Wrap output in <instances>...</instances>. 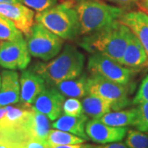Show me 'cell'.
<instances>
[{
	"mask_svg": "<svg viewBox=\"0 0 148 148\" xmlns=\"http://www.w3.org/2000/svg\"><path fill=\"white\" fill-rule=\"evenodd\" d=\"M131 34L127 26L116 21L101 31L85 36L78 44L89 53L105 54L120 64Z\"/></svg>",
	"mask_w": 148,
	"mask_h": 148,
	"instance_id": "6da1fadb",
	"label": "cell"
},
{
	"mask_svg": "<svg viewBox=\"0 0 148 148\" xmlns=\"http://www.w3.org/2000/svg\"><path fill=\"white\" fill-rule=\"evenodd\" d=\"M85 56L72 45H66L61 53L48 63H36L32 70L53 86L63 81L74 79L82 74Z\"/></svg>",
	"mask_w": 148,
	"mask_h": 148,
	"instance_id": "7a4b0ae2",
	"label": "cell"
},
{
	"mask_svg": "<svg viewBox=\"0 0 148 148\" xmlns=\"http://www.w3.org/2000/svg\"><path fill=\"white\" fill-rule=\"evenodd\" d=\"M81 35L87 36L119 21L124 10L118 6L107 4L101 0H85L75 5Z\"/></svg>",
	"mask_w": 148,
	"mask_h": 148,
	"instance_id": "3957f363",
	"label": "cell"
},
{
	"mask_svg": "<svg viewBox=\"0 0 148 148\" xmlns=\"http://www.w3.org/2000/svg\"><path fill=\"white\" fill-rule=\"evenodd\" d=\"M35 20L63 40H74L81 35L75 5L68 1L37 12Z\"/></svg>",
	"mask_w": 148,
	"mask_h": 148,
	"instance_id": "277c9868",
	"label": "cell"
},
{
	"mask_svg": "<svg viewBox=\"0 0 148 148\" xmlns=\"http://www.w3.org/2000/svg\"><path fill=\"white\" fill-rule=\"evenodd\" d=\"M86 86L88 94L100 96L109 101L112 110H120L132 105V101L129 98L130 86L128 85L119 84L101 76L91 75L87 77Z\"/></svg>",
	"mask_w": 148,
	"mask_h": 148,
	"instance_id": "5b68a950",
	"label": "cell"
},
{
	"mask_svg": "<svg viewBox=\"0 0 148 148\" xmlns=\"http://www.w3.org/2000/svg\"><path fill=\"white\" fill-rule=\"evenodd\" d=\"M26 41L30 54L43 61H49L56 57L64 45L62 38L39 22L34 24Z\"/></svg>",
	"mask_w": 148,
	"mask_h": 148,
	"instance_id": "8992f818",
	"label": "cell"
},
{
	"mask_svg": "<svg viewBox=\"0 0 148 148\" xmlns=\"http://www.w3.org/2000/svg\"><path fill=\"white\" fill-rule=\"evenodd\" d=\"M87 69L91 75L102 77L122 85H128L138 70L129 69L105 54L92 53L88 59Z\"/></svg>",
	"mask_w": 148,
	"mask_h": 148,
	"instance_id": "52a82bcc",
	"label": "cell"
},
{
	"mask_svg": "<svg viewBox=\"0 0 148 148\" xmlns=\"http://www.w3.org/2000/svg\"><path fill=\"white\" fill-rule=\"evenodd\" d=\"M31 62L27 41L20 38L0 43V66L8 70H24Z\"/></svg>",
	"mask_w": 148,
	"mask_h": 148,
	"instance_id": "ba28073f",
	"label": "cell"
},
{
	"mask_svg": "<svg viewBox=\"0 0 148 148\" xmlns=\"http://www.w3.org/2000/svg\"><path fill=\"white\" fill-rule=\"evenodd\" d=\"M127 131V127L109 126L100 119H92L86 124V132L89 139L99 144L121 142L126 137Z\"/></svg>",
	"mask_w": 148,
	"mask_h": 148,
	"instance_id": "9c48e42d",
	"label": "cell"
},
{
	"mask_svg": "<svg viewBox=\"0 0 148 148\" xmlns=\"http://www.w3.org/2000/svg\"><path fill=\"white\" fill-rule=\"evenodd\" d=\"M0 15L12 21L26 37L30 35L35 24L34 11L22 3H0Z\"/></svg>",
	"mask_w": 148,
	"mask_h": 148,
	"instance_id": "30bf717a",
	"label": "cell"
},
{
	"mask_svg": "<svg viewBox=\"0 0 148 148\" xmlns=\"http://www.w3.org/2000/svg\"><path fill=\"white\" fill-rule=\"evenodd\" d=\"M64 96L54 87L46 88L38 95L32 107L54 121L63 112Z\"/></svg>",
	"mask_w": 148,
	"mask_h": 148,
	"instance_id": "8fae6325",
	"label": "cell"
},
{
	"mask_svg": "<svg viewBox=\"0 0 148 148\" xmlns=\"http://www.w3.org/2000/svg\"><path fill=\"white\" fill-rule=\"evenodd\" d=\"M46 82L32 69L23 71L20 77V101L32 106L38 95L45 89Z\"/></svg>",
	"mask_w": 148,
	"mask_h": 148,
	"instance_id": "7c38bea8",
	"label": "cell"
},
{
	"mask_svg": "<svg viewBox=\"0 0 148 148\" xmlns=\"http://www.w3.org/2000/svg\"><path fill=\"white\" fill-rule=\"evenodd\" d=\"M119 21L138 37L148 56V13L143 10L125 11Z\"/></svg>",
	"mask_w": 148,
	"mask_h": 148,
	"instance_id": "4fadbf2b",
	"label": "cell"
},
{
	"mask_svg": "<svg viewBox=\"0 0 148 148\" xmlns=\"http://www.w3.org/2000/svg\"><path fill=\"white\" fill-rule=\"evenodd\" d=\"M20 79L14 70H4L1 74L0 107L15 105L20 101Z\"/></svg>",
	"mask_w": 148,
	"mask_h": 148,
	"instance_id": "5bb4252c",
	"label": "cell"
},
{
	"mask_svg": "<svg viewBox=\"0 0 148 148\" xmlns=\"http://www.w3.org/2000/svg\"><path fill=\"white\" fill-rule=\"evenodd\" d=\"M120 64L127 68L135 70L148 66L147 52L138 37L132 32Z\"/></svg>",
	"mask_w": 148,
	"mask_h": 148,
	"instance_id": "9a60e30c",
	"label": "cell"
},
{
	"mask_svg": "<svg viewBox=\"0 0 148 148\" xmlns=\"http://www.w3.org/2000/svg\"><path fill=\"white\" fill-rule=\"evenodd\" d=\"M49 119L46 115L36 110L33 108L32 113L22 125L21 128L31 138L46 143L48 134L50 130Z\"/></svg>",
	"mask_w": 148,
	"mask_h": 148,
	"instance_id": "2e32d148",
	"label": "cell"
},
{
	"mask_svg": "<svg viewBox=\"0 0 148 148\" xmlns=\"http://www.w3.org/2000/svg\"><path fill=\"white\" fill-rule=\"evenodd\" d=\"M88 120V117L85 114L80 116H71L67 114H61L52 123V127L64 132L73 133L76 136L89 140L86 132V124Z\"/></svg>",
	"mask_w": 148,
	"mask_h": 148,
	"instance_id": "e0dca14e",
	"label": "cell"
},
{
	"mask_svg": "<svg viewBox=\"0 0 148 148\" xmlns=\"http://www.w3.org/2000/svg\"><path fill=\"white\" fill-rule=\"evenodd\" d=\"M32 106L21 103L20 106H6V113L0 120V127L5 128H19L32 111Z\"/></svg>",
	"mask_w": 148,
	"mask_h": 148,
	"instance_id": "ac0fdd59",
	"label": "cell"
},
{
	"mask_svg": "<svg viewBox=\"0 0 148 148\" xmlns=\"http://www.w3.org/2000/svg\"><path fill=\"white\" fill-rule=\"evenodd\" d=\"M86 82V75L82 74L77 78L66 80L57 83L53 86V87L64 95V97L80 99L88 95Z\"/></svg>",
	"mask_w": 148,
	"mask_h": 148,
	"instance_id": "d6986e66",
	"label": "cell"
},
{
	"mask_svg": "<svg viewBox=\"0 0 148 148\" xmlns=\"http://www.w3.org/2000/svg\"><path fill=\"white\" fill-rule=\"evenodd\" d=\"M138 119V109L109 112L100 119L102 123L112 127H127L134 126Z\"/></svg>",
	"mask_w": 148,
	"mask_h": 148,
	"instance_id": "ffe728a7",
	"label": "cell"
},
{
	"mask_svg": "<svg viewBox=\"0 0 148 148\" xmlns=\"http://www.w3.org/2000/svg\"><path fill=\"white\" fill-rule=\"evenodd\" d=\"M83 113L91 119H101L112 110L111 104L100 96L88 94L82 101Z\"/></svg>",
	"mask_w": 148,
	"mask_h": 148,
	"instance_id": "44dd1931",
	"label": "cell"
},
{
	"mask_svg": "<svg viewBox=\"0 0 148 148\" xmlns=\"http://www.w3.org/2000/svg\"><path fill=\"white\" fill-rule=\"evenodd\" d=\"M86 140L73 133L64 132L58 129H50L48 134L46 143L51 147L54 146L62 145H72V144H80L84 143Z\"/></svg>",
	"mask_w": 148,
	"mask_h": 148,
	"instance_id": "7402d4cb",
	"label": "cell"
},
{
	"mask_svg": "<svg viewBox=\"0 0 148 148\" xmlns=\"http://www.w3.org/2000/svg\"><path fill=\"white\" fill-rule=\"evenodd\" d=\"M23 38L21 33L9 19L0 15V40L9 41Z\"/></svg>",
	"mask_w": 148,
	"mask_h": 148,
	"instance_id": "603a6c76",
	"label": "cell"
},
{
	"mask_svg": "<svg viewBox=\"0 0 148 148\" xmlns=\"http://www.w3.org/2000/svg\"><path fill=\"white\" fill-rule=\"evenodd\" d=\"M125 144L128 148H148V133L138 129H128Z\"/></svg>",
	"mask_w": 148,
	"mask_h": 148,
	"instance_id": "cb8c5ba5",
	"label": "cell"
},
{
	"mask_svg": "<svg viewBox=\"0 0 148 148\" xmlns=\"http://www.w3.org/2000/svg\"><path fill=\"white\" fill-rule=\"evenodd\" d=\"M137 106L138 119L134 127L141 132L148 133V102H143Z\"/></svg>",
	"mask_w": 148,
	"mask_h": 148,
	"instance_id": "d4e9b609",
	"label": "cell"
},
{
	"mask_svg": "<svg viewBox=\"0 0 148 148\" xmlns=\"http://www.w3.org/2000/svg\"><path fill=\"white\" fill-rule=\"evenodd\" d=\"M63 112L64 114L71 116H80L83 113L82 102L77 98H69L64 100L63 104Z\"/></svg>",
	"mask_w": 148,
	"mask_h": 148,
	"instance_id": "484cf974",
	"label": "cell"
},
{
	"mask_svg": "<svg viewBox=\"0 0 148 148\" xmlns=\"http://www.w3.org/2000/svg\"><path fill=\"white\" fill-rule=\"evenodd\" d=\"M59 1L60 0H22V3L28 8L40 12L58 4Z\"/></svg>",
	"mask_w": 148,
	"mask_h": 148,
	"instance_id": "4316f807",
	"label": "cell"
},
{
	"mask_svg": "<svg viewBox=\"0 0 148 148\" xmlns=\"http://www.w3.org/2000/svg\"><path fill=\"white\" fill-rule=\"evenodd\" d=\"M143 102H148V75L140 85L138 92L132 100V105H138Z\"/></svg>",
	"mask_w": 148,
	"mask_h": 148,
	"instance_id": "83f0119b",
	"label": "cell"
},
{
	"mask_svg": "<svg viewBox=\"0 0 148 148\" xmlns=\"http://www.w3.org/2000/svg\"><path fill=\"white\" fill-rule=\"evenodd\" d=\"M25 148H50L45 142H41L32 138H27L23 142Z\"/></svg>",
	"mask_w": 148,
	"mask_h": 148,
	"instance_id": "f1b7e54d",
	"label": "cell"
},
{
	"mask_svg": "<svg viewBox=\"0 0 148 148\" xmlns=\"http://www.w3.org/2000/svg\"><path fill=\"white\" fill-rule=\"evenodd\" d=\"M114 3L124 10H128L134 6H138V0H105Z\"/></svg>",
	"mask_w": 148,
	"mask_h": 148,
	"instance_id": "f546056e",
	"label": "cell"
},
{
	"mask_svg": "<svg viewBox=\"0 0 148 148\" xmlns=\"http://www.w3.org/2000/svg\"><path fill=\"white\" fill-rule=\"evenodd\" d=\"M95 146L91 144H72V145H62V146H54L50 148H95Z\"/></svg>",
	"mask_w": 148,
	"mask_h": 148,
	"instance_id": "4dcf8cb0",
	"label": "cell"
},
{
	"mask_svg": "<svg viewBox=\"0 0 148 148\" xmlns=\"http://www.w3.org/2000/svg\"><path fill=\"white\" fill-rule=\"evenodd\" d=\"M95 148H128L125 143L117 142V143H111L104 144L102 146H95Z\"/></svg>",
	"mask_w": 148,
	"mask_h": 148,
	"instance_id": "1f68e13d",
	"label": "cell"
},
{
	"mask_svg": "<svg viewBox=\"0 0 148 148\" xmlns=\"http://www.w3.org/2000/svg\"><path fill=\"white\" fill-rule=\"evenodd\" d=\"M138 6L141 8V10L145 12L148 8V0H140L138 3Z\"/></svg>",
	"mask_w": 148,
	"mask_h": 148,
	"instance_id": "d6a6232c",
	"label": "cell"
},
{
	"mask_svg": "<svg viewBox=\"0 0 148 148\" xmlns=\"http://www.w3.org/2000/svg\"><path fill=\"white\" fill-rule=\"evenodd\" d=\"M22 3V0H0V3Z\"/></svg>",
	"mask_w": 148,
	"mask_h": 148,
	"instance_id": "836d02e7",
	"label": "cell"
},
{
	"mask_svg": "<svg viewBox=\"0 0 148 148\" xmlns=\"http://www.w3.org/2000/svg\"><path fill=\"white\" fill-rule=\"evenodd\" d=\"M5 113H6V106L0 107V120L3 119V117L4 116Z\"/></svg>",
	"mask_w": 148,
	"mask_h": 148,
	"instance_id": "e575fe53",
	"label": "cell"
},
{
	"mask_svg": "<svg viewBox=\"0 0 148 148\" xmlns=\"http://www.w3.org/2000/svg\"><path fill=\"white\" fill-rule=\"evenodd\" d=\"M65 1H68V2H70L71 3H73L74 5H76L77 3H78L80 2H82V1H85V0H65Z\"/></svg>",
	"mask_w": 148,
	"mask_h": 148,
	"instance_id": "d590c367",
	"label": "cell"
},
{
	"mask_svg": "<svg viewBox=\"0 0 148 148\" xmlns=\"http://www.w3.org/2000/svg\"><path fill=\"white\" fill-rule=\"evenodd\" d=\"M0 86H1V75H0Z\"/></svg>",
	"mask_w": 148,
	"mask_h": 148,
	"instance_id": "8d00e7d4",
	"label": "cell"
},
{
	"mask_svg": "<svg viewBox=\"0 0 148 148\" xmlns=\"http://www.w3.org/2000/svg\"><path fill=\"white\" fill-rule=\"evenodd\" d=\"M145 12H147V13H148V8H147V10L145 11Z\"/></svg>",
	"mask_w": 148,
	"mask_h": 148,
	"instance_id": "74e56055",
	"label": "cell"
},
{
	"mask_svg": "<svg viewBox=\"0 0 148 148\" xmlns=\"http://www.w3.org/2000/svg\"><path fill=\"white\" fill-rule=\"evenodd\" d=\"M139 1H140V0H138V2H139Z\"/></svg>",
	"mask_w": 148,
	"mask_h": 148,
	"instance_id": "f35d334b",
	"label": "cell"
}]
</instances>
